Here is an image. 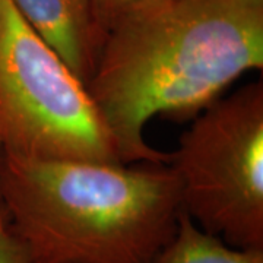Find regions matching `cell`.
<instances>
[{
	"label": "cell",
	"mask_w": 263,
	"mask_h": 263,
	"mask_svg": "<svg viewBox=\"0 0 263 263\" xmlns=\"http://www.w3.org/2000/svg\"><path fill=\"white\" fill-rule=\"evenodd\" d=\"M155 263H263V250L234 249L181 212L177 233Z\"/></svg>",
	"instance_id": "6"
},
{
	"label": "cell",
	"mask_w": 263,
	"mask_h": 263,
	"mask_svg": "<svg viewBox=\"0 0 263 263\" xmlns=\"http://www.w3.org/2000/svg\"><path fill=\"white\" fill-rule=\"evenodd\" d=\"M180 208L200 230L240 250H263V84L219 97L168 154Z\"/></svg>",
	"instance_id": "4"
},
{
	"label": "cell",
	"mask_w": 263,
	"mask_h": 263,
	"mask_svg": "<svg viewBox=\"0 0 263 263\" xmlns=\"http://www.w3.org/2000/svg\"><path fill=\"white\" fill-rule=\"evenodd\" d=\"M0 203L31 263H155L181 215L168 164L34 160L3 151Z\"/></svg>",
	"instance_id": "2"
},
{
	"label": "cell",
	"mask_w": 263,
	"mask_h": 263,
	"mask_svg": "<svg viewBox=\"0 0 263 263\" xmlns=\"http://www.w3.org/2000/svg\"><path fill=\"white\" fill-rule=\"evenodd\" d=\"M262 67L263 0H167L108 31L86 89L123 164H168L145 141L151 119H195Z\"/></svg>",
	"instance_id": "1"
},
{
	"label": "cell",
	"mask_w": 263,
	"mask_h": 263,
	"mask_svg": "<svg viewBox=\"0 0 263 263\" xmlns=\"http://www.w3.org/2000/svg\"><path fill=\"white\" fill-rule=\"evenodd\" d=\"M0 151L123 164L86 86L12 0H0Z\"/></svg>",
	"instance_id": "3"
},
{
	"label": "cell",
	"mask_w": 263,
	"mask_h": 263,
	"mask_svg": "<svg viewBox=\"0 0 263 263\" xmlns=\"http://www.w3.org/2000/svg\"><path fill=\"white\" fill-rule=\"evenodd\" d=\"M165 2L167 0H94L95 9L105 34H108V31L123 19L154 9Z\"/></svg>",
	"instance_id": "7"
},
{
	"label": "cell",
	"mask_w": 263,
	"mask_h": 263,
	"mask_svg": "<svg viewBox=\"0 0 263 263\" xmlns=\"http://www.w3.org/2000/svg\"><path fill=\"white\" fill-rule=\"evenodd\" d=\"M12 2L29 27L86 86L107 37L94 0Z\"/></svg>",
	"instance_id": "5"
},
{
	"label": "cell",
	"mask_w": 263,
	"mask_h": 263,
	"mask_svg": "<svg viewBox=\"0 0 263 263\" xmlns=\"http://www.w3.org/2000/svg\"><path fill=\"white\" fill-rule=\"evenodd\" d=\"M0 263H31L27 245L10 227L0 203Z\"/></svg>",
	"instance_id": "8"
}]
</instances>
